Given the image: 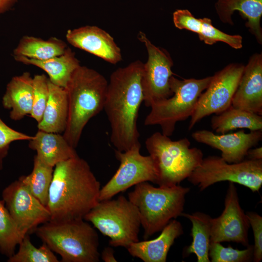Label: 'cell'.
Returning a JSON list of instances; mask_svg holds the SVG:
<instances>
[{
	"instance_id": "27",
	"label": "cell",
	"mask_w": 262,
	"mask_h": 262,
	"mask_svg": "<svg viewBox=\"0 0 262 262\" xmlns=\"http://www.w3.org/2000/svg\"><path fill=\"white\" fill-rule=\"evenodd\" d=\"M180 216L188 219L192 224L191 235L193 240L186 250V253L195 254L198 262H210L209 249L212 217L199 212L191 214L182 213Z\"/></svg>"
},
{
	"instance_id": "16",
	"label": "cell",
	"mask_w": 262,
	"mask_h": 262,
	"mask_svg": "<svg viewBox=\"0 0 262 262\" xmlns=\"http://www.w3.org/2000/svg\"><path fill=\"white\" fill-rule=\"evenodd\" d=\"M67 42L105 61L115 65L122 58L121 51L114 38L106 31L94 25H86L68 30Z\"/></svg>"
},
{
	"instance_id": "11",
	"label": "cell",
	"mask_w": 262,
	"mask_h": 262,
	"mask_svg": "<svg viewBox=\"0 0 262 262\" xmlns=\"http://www.w3.org/2000/svg\"><path fill=\"white\" fill-rule=\"evenodd\" d=\"M245 66L231 63L212 76L211 82L200 95L195 110L191 116L188 129L212 114H218L231 105L233 97L238 85Z\"/></svg>"
},
{
	"instance_id": "34",
	"label": "cell",
	"mask_w": 262,
	"mask_h": 262,
	"mask_svg": "<svg viewBox=\"0 0 262 262\" xmlns=\"http://www.w3.org/2000/svg\"><path fill=\"white\" fill-rule=\"evenodd\" d=\"M246 215L254 237L253 260L255 262H260L262 260V217L252 212H247Z\"/></svg>"
},
{
	"instance_id": "29",
	"label": "cell",
	"mask_w": 262,
	"mask_h": 262,
	"mask_svg": "<svg viewBox=\"0 0 262 262\" xmlns=\"http://www.w3.org/2000/svg\"><path fill=\"white\" fill-rule=\"evenodd\" d=\"M24 237L18 230L4 201L0 200V253L8 258L12 256Z\"/></svg>"
},
{
	"instance_id": "17",
	"label": "cell",
	"mask_w": 262,
	"mask_h": 262,
	"mask_svg": "<svg viewBox=\"0 0 262 262\" xmlns=\"http://www.w3.org/2000/svg\"><path fill=\"white\" fill-rule=\"evenodd\" d=\"M233 107L262 115V53L251 56L232 98Z\"/></svg>"
},
{
	"instance_id": "15",
	"label": "cell",
	"mask_w": 262,
	"mask_h": 262,
	"mask_svg": "<svg viewBox=\"0 0 262 262\" xmlns=\"http://www.w3.org/2000/svg\"><path fill=\"white\" fill-rule=\"evenodd\" d=\"M192 138L196 142L204 144L221 152V157L229 164L238 163L244 160L248 150L258 145L262 139V130H244L231 133L215 134L207 130L193 132Z\"/></svg>"
},
{
	"instance_id": "22",
	"label": "cell",
	"mask_w": 262,
	"mask_h": 262,
	"mask_svg": "<svg viewBox=\"0 0 262 262\" xmlns=\"http://www.w3.org/2000/svg\"><path fill=\"white\" fill-rule=\"evenodd\" d=\"M29 147L36 151V155L44 163L53 167L59 163L78 155L60 133L38 130L29 140Z\"/></svg>"
},
{
	"instance_id": "1",
	"label": "cell",
	"mask_w": 262,
	"mask_h": 262,
	"mask_svg": "<svg viewBox=\"0 0 262 262\" xmlns=\"http://www.w3.org/2000/svg\"><path fill=\"white\" fill-rule=\"evenodd\" d=\"M140 60L119 67L111 75L103 110L111 127L110 140L116 149L126 151L140 145L137 120L144 100Z\"/></svg>"
},
{
	"instance_id": "21",
	"label": "cell",
	"mask_w": 262,
	"mask_h": 262,
	"mask_svg": "<svg viewBox=\"0 0 262 262\" xmlns=\"http://www.w3.org/2000/svg\"><path fill=\"white\" fill-rule=\"evenodd\" d=\"M33 102V80L29 72L13 77L7 84L2 98L3 107L10 110L9 116L15 121L31 114Z\"/></svg>"
},
{
	"instance_id": "4",
	"label": "cell",
	"mask_w": 262,
	"mask_h": 262,
	"mask_svg": "<svg viewBox=\"0 0 262 262\" xmlns=\"http://www.w3.org/2000/svg\"><path fill=\"white\" fill-rule=\"evenodd\" d=\"M34 231L62 262L99 261L98 234L84 219L50 220Z\"/></svg>"
},
{
	"instance_id": "2",
	"label": "cell",
	"mask_w": 262,
	"mask_h": 262,
	"mask_svg": "<svg viewBox=\"0 0 262 262\" xmlns=\"http://www.w3.org/2000/svg\"><path fill=\"white\" fill-rule=\"evenodd\" d=\"M100 184L78 155L54 167L47 207L50 220L84 219L99 201Z\"/></svg>"
},
{
	"instance_id": "26",
	"label": "cell",
	"mask_w": 262,
	"mask_h": 262,
	"mask_svg": "<svg viewBox=\"0 0 262 262\" xmlns=\"http://www.w3.org/2000/svg\"><path fill=\"white\" fill-rule=\"evenodd\" d=\"M211 127L216 133L225 134L237 129L262 130V115L233 107L213 116Z\"/></svg>"
},
{
	"instance_id": "9",
	"label": "cell",
	"mask_w": 262,
	"mask_h": 262,
	"mask_svg": "<svg viewBox=\"0 0 262 262\" xmlns=\"http://www.w3.org/2000/svg\"><path fill=\"white\" fill-rule=\"evenodd\" d=\"M187 179L200 191L215 183L229 181L258 192L262 185V160L229 164L221 157L209 156L203 159Z\"/></svg>"
},
{
	"instance_id": "36",
	"label": "cell",
	"mask_w": 262,
	"mask_h": 262,
	"mask_svg": "<svg viewBox=\"0 0 262 262\" xmlns=\"http://www.w3.org/2000/svg\"><path fill=\"white\" fill-rule=\"evenodd\" d=\"M101 259L105 262H116L114 256V250L112 247H105L101 253Z\"/></svg>"
},
{
	"instance_id": "25",
	"label": "cell",
	"mask_w": 262,
	"mask_h": 262,
	"mask_svg": "<svg viewBox=\"0 0 262 262\" xmlns=\"http://www.w3.org/2000/svg\"><path fill=\"white\" fill-rule=\"evenodd\" d=\"M65 42L56 37L45 40L24 35L13 51V56H24L37 60H45L62 54L66 48Z\"/></svg>"
},
{
	"instance_id": "37",
	"label": "cell",
	"mask_w": 262,
	"mask_h": 262,
	"mask_svg": "<svg viewBox=\"0 0 262 262\" xmlns=\"http://www.w3.org/2000/svg\"><path fill=\"white\" fill-rule=\"evenodd\" d=\"M250 160H262V147L250 148L247 153Z\"/></svg>"
},
{
	"instance_id": "13",
	"label": "cell",
	"mask_w": 262,
	"mask_h": 262,
	"mask_svg": "<svg viewBox=\"0 0 262 262\" xmlns=\"http://www.w3.org/2000/svg\"><path fill=\"white\" fill-rule=\"evenodd\" d=\"M2 200L18 230L24 237L50 220L49 211L18 179L6 187Z\"/></svg>"
},
{
	"instance_id": "10",
	"label": "cell",
	"mask_w": 262,
	"mask_h": 262,
	"mask_svg": "<svg viewBox=\"0 0 262 262\" xmlns=\"http://www.w3.org/2000/svg\"><path fill=\"white\" fill-rule=\"evenodd\" d=\"M141 144L120 151L115 150L120 165L111 179L99 191L98 200L111 199L117 194L145 181L156 184L157 175L153 161L149 155H142Z\"/></svg>"
},
{
	"instance_id": "30",
	"label": "cell",
	"mask_w": 262,
	"mask_h": 262,
	"mask_svg": "<svg viewBox=\"0 0 262 262\" xmlns=\"http://www.w3.org/2000/svg\"><path fill=\"white\" fill-rule=\"evenodd\" d=\"M16 253L8 258V262H58L57 257L44 243L36 247L31 242L29 234L19 244Z\"/></svg>"
},
{
	"instance_id": "3",
	"label": "cell",
	"mask_w": 262,
	"mask_h": 262,
	"mask_svg": "<svg viewBox=\"0 0 262 262\" xmlns=\"http://www.w3.org/2000/svg\"><path fill=\"white\" fill-rule=\"evenodd\" d=\"M108 82L97 71L80 65L73 72L65 89L68 116L63 136L76 148L90 119L103 110Z\"/></svg>"
},
{
	"instance_id": "6",
	"label": "cell",
	"mask_w": 262,
	"mask_h": 262,
	"mask_svg": "<svg viewBox=\"0 0 262 262\" xmlns=\"http://www.w3.org/2000/svg\"><path fill=\"white\" fill-rule=\"evenodd\" d=\"M156 172L159 186L179 185L188 178L200 164L203 154L199 148L190 147L187 138L172 141L169 136L156 132L145 141Z\"/></svg>"
},
{
	"instance_id": "31",
	"label": "cell",
	"mask_w": 262,
	"mask_h": 262,
	"mask_svg": "<svg viewBox=\"0 0 262 262\" xmlns=\"http://www.w3.org/2000/svg\"><path fill=\"white\" fill-rule=\"evenodd\" d=\"M243 250L230 246L224 247L220 243L210 242L209 257L212 262H247L253 260V247L251 245Z\"/></svg>"
},
{
	"instance_id": "32",
	"label": "cell",
	"mask_w": 262,
	"mask_h": 262,
	"mask_svg": "<svg viewBox=\"0 0 262 262\" xmlns=\"http://www.w3.org/2000/svg\"><path fill=\"white\" fill-rule=\"evenodd\" d=\"M33 80V102L30 116L38 123L42 118L49 98V78L44 74H37Z\"/></svg>"
},
{
	"instance_id": "12",
	"label": "cell",
	"mask_w": 262,
	"mask_h": 262,
	"mask_svg": "<svg viewBox=\"0 0 262 262\" xmlns=\"http://www.w3.org/2000/svg\"><path fill=\"white\" fill-rule=\"evenodd\" d=\"M137 38L148 53L147 61L143 65L141 83L143 101L150 107L154 102L172 96L169 80L174 74L173 61L166 49L154 45L143 32L138 33Z\"/></svg>"
},
{
	"instance_id": "18",
	"label": "cell",
	"mask_w": 262,
	"mask_h": 262,
	"mask_svg": "<svg viewBox=\"0 0 262 262\" xmlns=\"http://www.w3.org/2000/svg\"><path fill=\"white\" fill-rule=\"evenodd\" d=\"M173 21L177 28L196 33L200 40L207 45L222 42L236 49L243 47V38L241 35L223 32L213 25L210 18H197L187 9L176 10L173 14Z\"/></svg>"
},
{
	"instance_id": "23",
	"label": "cell",
	"mask_w": 262,
	"mask_h": 262,
	"mask_svg": "<svg viewBox=\"0 0 262 262\" xmlns=\"http://www.w3.org/2000/svg\"><path fill=\"white\" fill-rule=\"evenodd\" d=\"M15 60L44 70L49 81L55 85L65 88L74 70L81 65L75 53L67 47L61 55L45 60H37L24 56H14Z\"/></svg>"
},
{
	"instance_id": "24",
	"label": "cell",
	"mask_w": 262,
	"mask_h": 262,
	"mask_svg": "<svg viewBox=\"0 0 262 262\" xmlns=\"http://www.w3.org/2000/svg\"><path fill=\"white\" fill-rule=\"evenodd\" d=\"M49 96L38 130L61 133L66 130L68 116V100L65 88L55 85L49 80Z\"/></svg>"
},
{
	"instance_id": "19",
	"label": "cell",
	"mask_w": 262,
	"mask_h": 262,
	"mask_svg": "<svg viewBox=\"0 0 262 262\" xmlns=\"http://www.w3.org/2000/svg\"><path fill=\"white\" fill-rule=\"evenodd\" d=\"M161 231L156 238L132 243L126 249L132 257L144 262H165L169 249L183 230L179 221L172 219Z\"/></svg>"
},
{
	"instance_id": "35",
	"label": "cell",
	"mask_w": 262,
	"mask_h": 262,
	"mask_svg": "<svg viewBox=\"0 0 262 262\" xmlns=\"http://www.w3.org/2000/svg\"><path fill=\"white\" fill-rule=\"evenodd\" d=\"M19 0H0V16L12 9Z\"/></svg>"
},
{
	"instance_id": "7",
	"label": "cell",
	"mask_w": 262,
	"mask_h": 262,
	"mask_svg": "<svg viewBox=\"0 0 262 262\" xmlns=\"http://www.w3.org/2000/svg\"><path fill=\"white\" fill-rule=\"evenodd\" d=\"M212 78V76L200 79L180 80L171 76L169 83L172 96L151 104L144 124L159 125L163 134L171 136L178 122L192 116L200 95L207 88Z\"/></svg>"
},
{
	"instance_id": "5",
	"label": "cell",
	"mask_w": 262,
	"mask_h": 262,
	"mask_svg": "<svg viewBox=\"0 0 262 262\" xmlns=\"http://www.w3.org/2000/svg\"><path fill=\"white\" fill-rule=\"evenodd\" d=\"M189 191V188L179 184L156 187L145 181L135 185L128 194V199L139 212L144 239L161 231L172 219L180 216Z\"/></svg>"
},
{
	"instance_id": "14",
	"label": "cell",
	"mask_w": 262,
	"mask_h": 262,
	"mask_svg": "<svg viewBox=\"0 0 262 262\" xmlns=\"http://www.w3.org/2000/svg\"><path fill=\"white\" fill-rule=\"evenodd\" d=\"M229 182L224 210L219 216L211 219L210 242H233L247 246L250 224L240 206L237 189Z\"/></svg>"
},
{
	"instance_id": "28",
	"label": "cell",
	"mask_w": 262,
	"mask_h": 262,
	"mask_svg": "<svg viewBox=\"0 0 262 262\" xmlns=\"http://www.w3.org/2000/svg\"><path fill=\"white\" fill-rule=\"evenodd\" d=\"M53 171L54 167L44 163L35 155L32 172L27 176H22L18 178L32 194L46 206L48 204Z\"/></svg>"
},
{
	"instance_id": "8",
	"label": "cell",
	"mask_w": 262,
	"mask_h": 262,
	"mask_svg": "<svg viewBox=\"0 0 262 262\" xmlns=\"http://www.w3.org/2000/svg\"><path fill=\"white\" fill-rule=\"evenodd\" d=\"M84 219L109 237V244L112 246L127 248L131 243L139 241L141 226L139 212L123 196L115 199L99 201Z\"/></svg>"
},
{
	"instance_id": "33",
	"label": "cell",
	"mask_w": 262,
	"mask_h": 262,
	"mask_svg": "<svg viewBox=\"0 0 262 262\" xmlns=\"http://www.w3.org/2000/svg\"><path fill=\"white\" fill-rule=\"evenodd\" d=\"M33 136L15 130L8 126L0 117V170L3 160L8 154L10 145L19 140H30Z\"/></svg>"
},
{
	"instance_id": "20",
	"label": "cell",
	"mask_w": 262,
	"mask_h": 262,
	"mask_svg": "<svg viewBox=\"0 0 262 262\" xmlns=\"http://www.w3.org/2000/svg\"><path fill=\"white\" fill-rule=\"evenodd\" d=\"M215 9L220 20L230 25L234 24L232 15L238 11L246 20L245 26L249 32L262 44V0H217Z\"/></svg>"
}]
</instances>
